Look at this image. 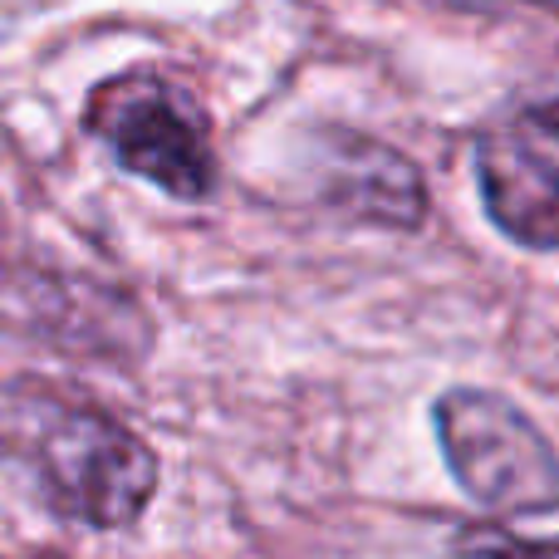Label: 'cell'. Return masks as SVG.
Masks as SVG:
<instances>
[{"mask_svg": "<svg viewBox=\"0 0 559 559\" xmlns=\"http://www.w3.org/2000/svg\"><path fill=\"white\" fill-rule=\"evenodd\" d=\"M324 187L344 212L397 226V231H413L427 216V187L417 177V167L393 147L373 143V138L334 133Z\"/></svg>", "mask_w": 559, "mask_h": 559, "instance_id": "cell-5", "label": "cell"}, {"mask_svg": "<svg viewBox=\"0 0 559 559\" xmlns=\"http://www.w3.org/2000/svg\"><path fill=\"white\" fill-rule=\"evenodd\" d=\"M452 555L456 559H559V540H525L511 535L506 525H462L452 535Z\"/></svg>", "mask_w": 559, "mask_h": 559, "instance_id": "cell-6", "label": "cell"}, {"mask_svg": "<svg viewBox=\"0 0 559 559\" xmlns=\"http://www.w3.org/2000/svg\"><path fill=\"white\" fill-rule=\"evenodd\" d=\"M437 447L476 506L531 515L559 506V456L550 437L491 388H452L432 403Z\"/></svg>", "mask_w": 559, "mask_h": 559, "instance_id": "cell-2", "label": "cell"}, {"mask_svg": "<svg viewBox=\"0 0 559 559\" xmlns=\"http://www.w3.org/2000/svg\"><path fill=\"white\" fill-rule=\"evenodd\" d=\"M84 123L88 133L108 143L118 167L147 177L177 202H202L212 192L216 157L206 114L182 84H173L157 69L104 79L88 94Z\"/></svg>", "mask_w": 559, "mask_h": 559, "instance_id": "cell-3", "label": "cell"}, {"mask_svg": "<svg viewBox=\"0 0 559 559\" xmlns=\"http://www.w3.org/2000/svg\"><path fill=\"white\" fill-rule=\"evenodd\" d=\"M0 462L55 521L128 531L157 496V452L114 413L49 388L0 397Z\"/></svg>", "mask_w": 559, "mask_h": 559, "instance_id": "cell-1", "label": "cell"}, {"mask_svg": "<svg viewBox=\"0 0 559 559\" xmlns=\"http://www.w3.org/2000/svg\"><path fill=\"white\" fill-rule=\"evenodd\" d=\"M481 206L525 251H559V104H525L476 143Z\"/></svg>", "mask_w": 559, "mask_h": 559, "instance_id": "cell-4", "label": "cell"}]
</instances>
